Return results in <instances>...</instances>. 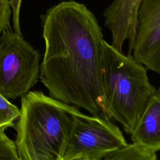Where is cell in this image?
Returning <instances> with one entry per match:
<instances>
[{"instance_id": "1", "label": "cell", "mask_w": 160, "mask_h": 160, "mask_svg": "<svg viewBox=\"0 0 160 160\" xmlns=\"http://www.w3.org/2000/svg\"><path fill=\"white\" fill-rule=\"evenodd\" d=\"M41 22L45 50L39 79L49 96L109 118L101 81L104 39L94 14L82 3L63 1L42 15Z\"/></svg>"}, {"instance_id": "2", "label": "cell", "mask_w": 160, "mask_h": 160, "mask_svg": "<svg viewBox=\"0 0 160 160\" xmlns=\"http://www.w3.org/2000/svg\"><path fill=\"white\" fill-rule=\"evenodd\" d=\"M21 100L20 115L14 128L19 160H63L78 108L37 91H29Z\"/></svg>"}, {"instance_id": "3", "label": "cell", "mask_w": 160, "mask_h": 160, "mask_svg": "<svg viewBox=\"0 0 160 160\" xmlns=\"http://www.w3.org/2000/svg\"><path fill=\"white\" fill-rule=\"evenodd\" d=\"M147 70L132 55H125L103 41L101 81L109 118L119 122L129 134L156 91Z\"/></svg>"}, {"instance_id": "4", "label": "cell", "mask_w": 160, "mask_h": 160, "mask_svg": "<svg viewBox=\"0 0 160 160\" xmlns=\"http://www.w3.org/2000/svg\"><path fill=\"white\" fill-rule=\"evenodd\" d=\"M40 54L22 34H0V92L8 99L26 94L39 79Z\"/></svg>"}, {"instance_id": "5", "label": "cell", "mask_w": 160, "mask_h": 160, "mask_svg": "<svg viewBox=\"0 0 160 160\" xmlns=\"http://www.w3.org/2000/svg\"><path fill=\"white\" fill-rule=\"evenodd\" d=\"M127 144L119 126L108 117L74 114L63 160H102Z\"/></svg>"}, {"instance_id": "6", "label": "cell", "mask_w": 160, "mask_h": 160, "mask_svg": "<svg viewBox=\"0 0 160 160\" xmlns=\"http://www.w3.org/2000/svg\"><path fill=\"white\" fill-rule=\"evenodd\" d=\"M132 56L160 75V0H141Z\"/></svg>"}, {"instance_id": "7", "label": "cell", "mask_w": 160, "mask_h": 160, "mask_svg": "<svg viewBox=\"0 0 160 160\" xmlns=\"http://www.w3.org/2000/svg\"><path fill=\"white\" fill-rule=\"evenodd\" d=\"M130 135L132 142L160 152V88L156 89Z\"/></svg>"}, {"instance_id": "8", "label": "cell", "mask_w": 160, "mask_h": 160, "mask_svg": "<svg viewBox=\"0 0 160 160\" xmlns=\"http://www.w3.org/2000/svg\"><path fill=\"white\" fill-rule=\"evenodd\" d=\"M156 152L132 142L109 154L104 160H156Z\"/></svg>"}, {"instance_id": "9", "label": "cell", "mask_w": 160, "mask_h": 160, "mask_svg": "<svg viewBox=\"0 0 160 160\" xmlns=\"http://www.w3.org/2000/svg\"><path fill=\"white\" fill-rule=\"evenodd\" d=\"M19 115L20 109L0 92V128H14Z\"/></svg>"}, {"instance_id": "10", "label": "cell", "mask_w": 160, "mask_h": 160, "mask_svg": "<svg viewBox=\"0 0 160 160\" xmlns=\"http://www.w3.org/2000/svg\"><path fill=\"white\" fill-rule=\"evenodd\" d=\"M6 128H0V160H19L15 142L5 133Z\"/></svg>"}, {"instance_id": "11", "label": "cell", "mask_w": 160, "mask_h": 160, "mask_svg": "<svg viewBox=\"0 0 160 160\" xmlns=\"http://www.w3.org/2000/svg\"><path fill=\"white\" fill-rule=\"evenodd\" d=\"M11 8L9 0H0V34L4 31L11 29Z\"/></svg>"}]
</instances>
